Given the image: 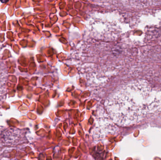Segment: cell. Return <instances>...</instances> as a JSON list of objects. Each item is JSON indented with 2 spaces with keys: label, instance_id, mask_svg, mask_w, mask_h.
<instances>
[{
  "label": "cell",
  "instance_id": "1",
  "mask_svg": "<svg viewBox=\"0 0 161 160\" xmlns=\"http://www.w3.org/2000/svg\"><path fill=\"white\" fill-rule=\"evenodd\" d=\"M112 121L121 126L136 125L154 115L159 102L152 98L147 89L138 91L127 86L112 94L105 102Z\"/></svg>",
  "mask_w": 161,
  "mask_h": 160
},
{
  "label": "cell",
  "instance_id": "2",
  "mask_svg": "<svg viewBox=\"0 0 161 160\" xmlns=\"http://www.w3.org/2000/svg\"><path fill=\"white\" fill-rule=\"evenodd\" d=\"M2 3H5V2H7V1H1Z\"/></svg>",
  "mask_w": 161,
  "mask_h": 160
}]
</instances>
